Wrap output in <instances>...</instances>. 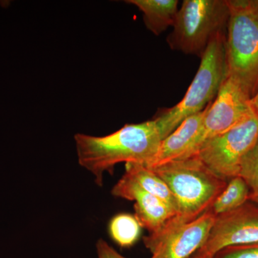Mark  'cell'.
Here are the masks:
<instances>
[{"label": "cell", "mask_w": 258, "mask_h": 258, "mask_svg": "<svg viewBox=\"0 0 258 258\" xmlns=\"http://www.w3.org/2000/svg\"><path fill=\"white\" fill-rule=\"evenodd\" d=\"M213 258H258V242L228 246L218 251Z\"/></svg>", "instance_id": "17"}, {"label": "cell", "mask_w": 258, "mask_h": 258, "mask_svg": "<svg viewBox=\"0 0 258 258\" xmlns=\"http://www.w3.org/2000/svg\"><path fill=\"white\" fill-rule=\"evenodd\" d=\"M189 258H213V257L208 255V254L202 253V252H199L198 250L195 253H194L192 255L190 256Z\"/></svg>", "instance_id": "19"}, {"label": "cell", "mask_w": 258, "mask_h": 258, "mask_svg": "<svg viewBox=\"0 0 258 258\" xmlns=\"http://www.w3.org/2000/svg\"><path fill=\"white\" fill-rule=\"evenodd\" d=\"M239 176L249 186L250 194L258 193V139L255 145L242 159Z\"/></svg>", "instance_id": "16"}, {"label": "cell", "mask_w": 258, "mask_h": 258, "mask_svg": "<svg viewBox=\"0 0 258 258\" xmlns=\"http://www.w3.org/2000/svg\"><path fill=\"white\" fill-rule=\"evenodd\" d=\"M150 169L170 189L177 205L176 216L184 221H193L210 210L228 182L196 156L171 161Z\"/></svg>", "instance_id": "2"}, {"label": "cell", "mask_w": 258, "mask_h": 258, "mask_svg": "<svg viewBox=\"0 0 258 258\" xmlns=\"http://www.w3.org/2000/svg\"><path fill=\"white\" fill-rule=\"evenodd\" d=\"M125 3L139 8L146 27L156 35L173 27L179 11L177 0H128Z\"/></svg>", "instance_id": "12"}, {"label": "cell", "mask_w": 258, "mask_h": 258, "mask_svg": "<svg viewBox=\"0 0 258 258\" xmlns=\"http://www.w3.org/2000/svg\"><path fill=\"white\" fill-rule=\"evenodd\" d=\"M140 224L135 216L129 214L115 215L109 224L112 239L122 247L134 245L141 235Z\"/></svg>", "instance_id": "15"}, {"label": "cell", "mask_w": 258, "mask_h": 258, "mask_svg": "<svg viewBox=\"0 0 258 258\" xmlns=\"http://www.w3.org/2000/svg\"><path fill=\"white\" fill-rule=\"evenodd\" d=\"M226 34H218L209 44L198 72L181 101L154 118L161 140L170 135L187 117L205 110L216 98L227 77Z\"/></svg>", "instance_id": "4"}, {"label": "cell", "mask_w": 258, "mask_h": 258, "mask_svg": "<svg viewBox=\"0 0 258 258\" xmlns=\"http://www.w3.org/2000/svg\"><path fill=\"white\" fill-rule=\"evenodd\" d=\"M125 175L128 176L147 192L152 194L173 207L177 212V205L174 195L166 183L144 164L139 163H126Z\"/></svg>", "instance_id": "13"}, {"label": "cell", "mask_w": 258, "mask_h": 258, "mask_svg": "<svg viewBox=\"0 0 258 258\" xmlns=\"http://www.w3.org/2000/svg\"><path fill=\"white\" fill-rule=\"evenodd\" d=\"M96 249L98 258H126L116 252L103 239L97 242Z\"/></svg>", "instance_id": "18"}, {"label": "cell", "mask_w": 258, "mask_h": 258, "mask_svg": "<svg viewBox=\"0 0 258 258\" xmlns=\"http://www.w3.org/2000/svg\"><path fill=\"white\" fill-rule=\"evenodd\" d=\"M249 200L252 201V203L257 204L258 205V193L250 194V195H249Z\"/></svg>", "instance_id": "21"}, {"label": "cell", "mask_w": 258, "mask_h": 258, "mask_svg": "<svg viewBox=\"0 0 258 258\" xmlns=\"http://www.w3.org/2000/svg\"><path fill=\"white\" fill-rule=\"evenodd\" d=\"M254 3H255L256 6H257V8L258 10V0H254Z\"/></svg>", "instance_id": "22"}, {"label": "cell", "mask_w": 258, "mask_h": 258, "mask_svg": "<svg viewBox=\"0 0 258 258\" xmlns=\"http://www.w3.org/2000/svg\"><path fill=\"white\" fill-rule=\"evenodd\" d=\"M111 193L116 198L135 202L136 218L150 233L159 230L166 222L177 215L173 207L146 191L125 174L113 186Z\"/></svg>", "instance_id": "10"}, {"label": "cell", "mask_w": 258, "mask_h": 258, "mask_svg": "<svg viewBox=\"0 0 258 258\" xmlns=\"http://www.w3.org/2000/svg\"><path fill=\"white\" fill-rule=\"evenodd\" d=\"M208 106L203 111L187 117L170 135L161 141L155 159L147 168L152 169L169 161L177 160L182 157L198 135Z\"/></svg>", "instance_id": "11"}, {"label": "cell", "mask_w": 258, "mask_h": 258, "mask_svg": "<svg viewBox=\"0 0 258 258\" xmlns=\"http://www.w3.org/2000/svg\"><path fill=\"white\" fill-rule=\"evenodd\" d=\"M215 217L211 210L193 221L172 217L159 230L144 237L151 258H189L206 242Z\"/></svg>", "instance_id": "7"}, {"label": "cell", "mask_w": 258, "mask_h": 258, "mask_svg": "<svg viewBox=\"0 0 258 258\" xmlns=\"http://www.w3.org/2000/svg\"><path fill=\"white\" fill-rule=\"evenodd\" d=\"M252 103L254 109H255V111H257L258 113V91L256 93L255 96H254L252 99Z\"/></svg>", "instance_id": "20"}, {"label": "cell", "mask_w": 258, "mask_h": 258, "mask_svg": "<svg viewBox=\"0 0 258 258\" xmlns=\"http://www.w3.org/2000/svg\"><path fill=\"white\" fill-rule=\"evenodd\" d=\"M253 110L251 98L237 81L227 76L216 98L209 104L198 135L179 159L193 157L205 141L233 128Z\"/></svg>", "instance_id": "8"}, {"label": "cell", "mask_w": 258, "mask_h": 258, "mask_svg": "<svg viewBox=\"0 0 258 258\" xmlns=\"http://www.w3.org/2000/svg\"><path fill=\"white\" fill-rule=\"evenodd\" d=\"M227 0H184L166 41L172 50L201 58L212 39L227 32Z\"/></svg>", "instance_id": "5"}, {"label": "cell", "mask_w": 258, "mask_h": 258, "mask_svg": "<svg viewBox=\"0 0 258 258\" xmlns=\"http://www.w3.org/2000/svg\"><path fill=\"white\" fill-rule=\"evenodd\" d=\"M258 242V205L247 203L219 215L210 235L199 252L213 257L228 246Z\"/></svg>", "instance_id": "9"}, {"label": "cell", "mask_w": 258, "mask_h": 258, "mask_svg": "<svg viewBox=\"0 0 258 258\" xmlns=\"http://www.w3.org/2000/svg\"><path fill=\"white\" fill-rule=\"evenodd\" d=\"M227 76L251 98L258 91V10L254 0H227Z\"/></svg>", "instance_id": "3"}, {"label": "cell", "mask_w": 258, "mask_h": 258, "mask_svg": "<svg viewBox=\"0 0 258 258\" xmlns=\"http://www.w3.org/2000/svg\"><path fill=\"white\" fill-rule=\"evenodd\" d=\"M80 165L103 185V174L111 172L119 163H139L149 167L161 142L155 120L125 124L104 137L77 134L74 137Z\"/></svg>", "instance_id": "1"}, {"label": "cell", "mask_w": 258, "mask_h": 258, "mask_svg": "<svg viewBox=\"0 0 258 258\" xmlns=\"http://www.w3.org/2000/svg\"><path fill=\"white\" fill-rule=\"evenodd\" d=\"M250 191L249 186L240 176H235L229 180L227 186L214 202L212 212L216 216L232 211L247 203Z\"/></svg>", "instance_id": "14"}, {"label": "cell", "mask_w": 258, "mask_h": 258, "mask_svg": "<svg viewBox=\"0 0 258 258\" xmlns=\"http://www.w3.org/2000/svg\"><path fill=\"white\" fill-rule=\"evenodd\" d=\"M258 139V113L255 109L239 124L208 139L195 156L210 170L229 181L240 174L244 156Z\"/></svg>", "instance_id": "6"}]
</instances>
